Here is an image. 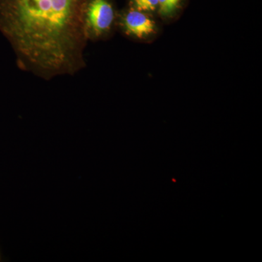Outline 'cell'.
Returning a JSON list of instances; mask_svg holds the SVG:
<instances>
[{
	"mask_svg": "<svg viewBox=\"0 0 262 262\" xmlns=\"http://www.w3.org/2000/svg\"><path fill=\"white\" fill-rule=\"evenodd\" d=\"M127 6L158 16V0H128Z\"/></svg>",
	"mask_w": 262,
	"mask_h": 262,
	"instance_id": "5",
	"label": "cell"
},
{
	"mask_svg": "<svg viewBox=\"0 0 262 262\" xmlns=\"http://www.w3.org/2000/svg\"><path fill=\"white\" fill-rule=\"evenodd\" d=\"M0 260H1V256H0Z\"/></svg>",
	"mask_w": 262,
	"mask_h": 262,
	"instance_id": "6",
	"label": "cell"
},
{
	"mask_svg": "<svg viewBox=\"0 0 262 262\" xmlns=\"http://www.w3.org/2000/svg\"><path fill=\"white\" fill-rule=\"evenodd\" d=\"M163 25L156 15L127 6L118 12L117 28L124 35L141 43H151L160 37Z\"/></svg>",
	"mask_w": 262,
	"mask_h": 262,
	"instance_id": "2",
	"label": "cell"
},
{
	"mask_svg": "<svg viewBox=\"0 0 262 262\" xmlns=\"http://www.w3.org/2000/svg\"><path fill=\"white\" fill-rule=\"evenodd\" d=\"M189 0H158V18L163 25L177 21L187 8Z\"/></svg>",
	"mask_w": 262,
	"mask_h": 262,
	"instance_id": "4",
	"label": "cell"
},
{
	"mask_svg": "<svg viewBox=\"0 0 262 262\" xmlns=\"http://www.w3.org/2000/svg\"><path fill=\"white\" fill-rule=\"evenodd\" d=\"M118 12L113 0H89L84 11V27L89 39H107L117 29Z\"/></svg>",
	"mask_w": 262,
	"mask_h": 262,
	"instance_id": "3",
	"label": "cell"
},
{
	"mask_svg": "<svg viewBox=\"0 0 262 262\" xmlns=\"http://www.w3.org/2000/svg\"><path fill=\"white\" fill-rule=\"evenodd\" d=\"M89 0H0V32L19 67L46 80L85 67Z\"/></svg>",
	"mask_w": 262,
	"mask_h": 262,
	"instance_id": "1",
	"label": "cell"
}]
</instances>
